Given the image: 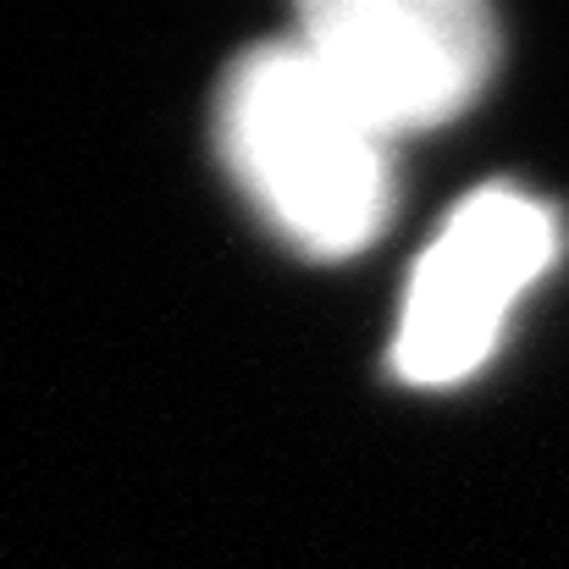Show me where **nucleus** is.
<instances>
[{
  "label": "nucleus",
  "instance_id": "7ed1b4c3",
  "mask_svg": "<svg viewBox=\"0 0 569 569\" xmlns=\"http://www.w3.org/2000/svg\"><path fill=\"white\" fill-rule=\"evenodd\" d=\"M553 216L526 193L492 189L453 210L437 249L420 260L398 332V371L409 381H459L476 371L503 327V310L553 260Z\"/></svg>",
  "mask_w": 569,
  "mask_h": 569
},
{
  "label": "nucleus",
  "instance_id": "f257e3e1",
  "mask_svg": "<svg viewBox=\"0 0 569 569\" xmlns=\"http://www.w3.org/2000/svg\"><path fill=\"white\" fill-rule=\"evenodd\" d=\"M221 144L266 221L305 254L366 249L392 210L387 139L338 100L299 44H260L232 67Z\"/></svg>",
  "mask_w": 569,
  "mask_h": 569
},
{
  "label": "nucleus",
  "instance_id": "f03ea898",
  "mask_svg": "<svg viewBox=\"0 0 569 569\" xmlns=\"http://www.w3.org/2000/svg\"><path fill=\"white\" fill-rule=\"evenodd\" d=\"M299 50L377 133H426L492 78L498 33L465 0H327L299 17Z\"/></svg>",
  "mask_w": 569,
  "mask_h": 569
}]
</instances>
